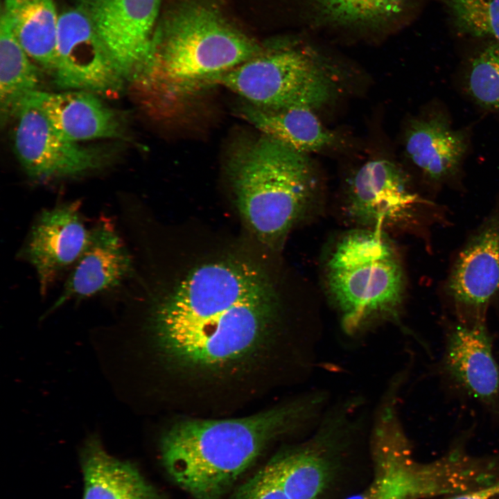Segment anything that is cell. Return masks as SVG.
I'll use <instances>...</instances> for the list:
<instances>
[{"instance_id": "9a60e30c", "label": "cell", "mask_w": 499, "mask_h": 499, "mask_svg": "<svg viewBox=\"0 0 499 499\" xmlns=\"http://www.w3.org/2000/svg\"><path fill=\"white\" fill-rule=\"evenodd\" d=\"M160 0H85L87 12L125 80L147 58Z\"/></svg>"}, {"instance_id": "4316f807", "label": "cell", "mask_w": 499, "mask_h": 499, "mask_svg": "<svg viewBox=\"0 0 499 499\" xmlns=\"http://www.w3.org/2000/svg\"><path fill=\"white\" fill-rule=\"evenodd\" d=\"M499 496V479L475 489L460 493L448 499H495Z\"/></svg>"}, {"instance_id": "ac0fdd59", "label": "cell", "mask_w": 499, "mask_h": 499, "mask_svg": "<svg viewBox=\"0 0 499 499\" xmlns=\"http://www.w3.org/2000/svg\"><path fill=\"white\" fill-rule=\"evenodd\" d=\"M82 499H164L132 462L118 459L91 435L80 451Z\"/></svg>"}, {"instance_id": "d6986e66", "label": "cell", "mask_w": 499, "mask_h": 499, "mask_svg": "<svg viewBox=\"0 0 499 499\" xmlns=\"http://www.w3.org/2000/svg\"><path fill=\"white\" fill-rule=\"evenodd\" d=\"M313 111L299 107L265 110L247 105L240 115L263 135L308 155L338 143L336 134L324 127Z\"/></svg>"}, {"instance_id": "6da1fadb", "label": "cell", "mask_w": 499, "mask_h": 499, "mask_svg": "<svg viewBox=\"0 0 499 499\" xmlns=\"http://www.w3.org/2000/svg\"><path fill=\"white\" fill-rule=\"evenodd\" d=\"M274 289L255 267L222 261L193 270L150 315L159 348L197 368L228 364L260 342L277 310Z\"/></svg>"}, {"instance_id": "5bb4252c", "label": "cell", "mask_w": 499, "mask_h": 499, "mask_svg": "<svg viewBox=\"0 0 499 499\" xmlns=\"http://www.w3.org/2000/svg\"><path fill=\"white\" fill-rule=\"evenodd\" d=\"M446 289L459 311L484 319L499 294V198L458 254Z\"/></svg>"}, {"instance_id": "ba28073f", "label": "cell", "mask_w": 499, "mask_h": 499, "mask_svg": "<svg viewBox=\"0 0 499 499\" xmlns=\"http://www.w3.org/2000/svg\"><path fill=\"white\" fill-rule=\"evenodd\" d=\"M436 207L418 193L408 175L389 159L366 161L347 183L344 210L358 228L386 232L416 227Z\"/></svg>"}, {"instance_id": "e0dca14e", "label": "cell", "mask_w": 499, "mask_h": 499, "mask_svg": "<svg viewBox=\"0 0 499 499\" xmlns=\"http://www.w3.org/2000/svg\"><path fill=\"white\" fill-rule=\"evenodd\" d=\"M42 109L65 139L80 143L99 139H122L124 128L115 111L99 96L82 90L59 93L38 91Z\"/></svg>"}, {"instance_id": "4fadbf2b", "label": "cell", "mask_w": 499, "mask_h": 499, "mask_svg": "<svg viewBox=\"0 0 499 499\" xmlns=\"http://www.w3.org/2000/svg\"><path fill=\"white\" fill-rule=\"evenodd\" d=\"M405 154L423 179L436 188L460 182L471 146V128H455L442 105L411 118L404 133Z\"/></svg>"}, {"instance_id": "2e32d148", "label": "cell", "mask_w": 499, "mask_h": 499, "mask_svg": "<svg viewBox=\"0 0 499 499\" xmlns=\"http://www.w3.org/2000/svg\"><path fill=\"white\" fill-rule=\"evenodd\" d=\"M444 367L469 394L496 405L499 399V365L484 319L460 322L447 335Z\"/></svg>"}, {"instance_id": "484cf974", "label": "cell", "mask_w": 499, "mask_h": 499, "mask_svg": "<svg viewBox=\"0 0 499 499\" xmlns=\"http://www.w3.org/2000/svg\"><path fill=\"white\" fill-rule=\"evenodd\" d=\"M230 499H290L268 462L241 484Z\"/></svg>"}, {"instance_id": "cb8c5ba5", "label": "cell", "mask_w": 499, "mask_h": 499, "mask_svg": "<svg viewBox=\"0 0 499 499\" xmlns=\"http://www.w3.org/2000/svg\"><path fill=\"white\" fill-rule=\"evenodd\" d=\"M456 28L499 43V0H442Z\"/></svg>"}, {"instance_id": "603a6c76", "label": "cell", "mask_w": 499, "mask_h": 499, "mask_svg": "<svg viewBox=\"0 0 499 499\" xmlns=\"http://www.w3.org/2000/svg\"><path fill=\"white\" fill-rule=\"evenodd\" d=\"M463 87L477 106L499 114V43L493 41L472 58L464 73Z\"/></svg>"}, {"instance_id": "44dd1931", "label": "cell", "mask_w": 499, "mask_h": 499, "mask_svg": "<svg viewBox=\"0 0 499 499\" xmlns=\"http://www.w3.org/2000/svg\"><path fill=\"white\" fill-rule=\"evenodd\" d=\"M40 72L17 40L7 17L0 19L1 123L12 119L21 103L39 91Z\"/></svg>"}, {"instance_id": "3957f363", "label": "cell", "mask_w": 499, "mask_h": 499, "mask_svg": "<svg viewBox=\"0 0 499 499\" xmlns=\"http://www.w3.org/2000/svg\"><path fill=\"white\" fill-rule=\"evenodd\" d=\"M323 402L311 394L250 417L178 422L162 436L163 466L194 499H222L272 439L313 420Z\"/></svg>"}, {"instance_id": "7a4b0ae2", "label": "cell", "mask_w": 499, "mask_h": 499, "mask_svg": "<svg viewBox=\"0 0 499 499\" xmlns=\"http://www.w3.org/2000/svg\"><path fill=\"white\" fill-rule=\"evenodd\" d=\"M262 51L216 8L189 3L155 34L147 58L130 81L149 114L168 117Z\"/></svg>"}, {"instance_id": "9c48e42d", "label": "cell", "mask_w": 499, "mask_h": 499, "mask_svg": "<svg viewBox=\"0 0 499 499\" xmlns=\"http://www.w3.org/2000/svg\"><path fill=\"white\" fill-rule=\"evenodd\" d=\"M37 92L21 103L12 118L13 151L28 177L46 182L79 177L99 168L106 156L102 150L62 137L42 109Z\"/></svg>"}, {"instance_id": "ffe728a7", "label": "cell", "mask_w": 499, "mask_h": 499, "mask_svg": "<svg viewBox=\"0 0 499 499\" xmlns=\"http://www.w3.org/2000/svg\"><path fill=\"white\" fill-rule=\"evenodd\" d=\"M1 11L28 56L51 76L59 16L53 0H4Z\"/></svg>"}, {"instance_id": "52a82bcc", "label": "cell", "mask_w": 499, "mask_h": 499, "mask_svg": "<svg viewBox=\"0 0 499 499\" xmlns=\"http://www.w3.org/2000/svg\"><path fill=\"white\" fill-rule=\"evenodd\" d=\"M338 83V73L315 51L288 44L263 50L221 75L215 86L225 87L261 109L313 110L333 100Z\"/></svg>"}, {"instance_id": "8992f818", "label": "cell", "mask_w": 499, "mask_h": 499, "mask_svg": "<svg viewBox=\"0 0 499 499\" xmlns=\"http://www.w3.org/2000/svg\"><path fill=\"white\" fill-rule=\"evenodd\" d=\"M376 475L361 499H421L471 491L489 482L487 470L453 454L420 464L410 458L397 417L396 395L385 394L373 431Z\"/></svg>"}, {"instance_id": "5b68a950", "label": "cell", "mask_w": 499, "mask_h": 499, "mask_svg": "<svg viewBox=\"0 0 499 499\" xmlns=\"http://www.w3.org/2000/svg\"><path fill=\"white\" fill-rule=\"evenodd\" d=\"M324 277L326 293L347 331L399 317L405 277L386 232L356 228L344 233L329 252Z\"/></svg>"}, {"instance_id": "d4e9b609", "label": "cell", "mask_w": 499, "mask_h": 499, "mask_svg": "<svg viewBox=\"0 0 499 499\" xmlns=\"http://www.w3.org/2000/svg\"><path fill=\"white\" fill-rule=\"evenodd\" d=\"M324 12L342 23L377 22L401 10L404 0H319Z\"/></svg>"}, {"instance_id": "8fae6325", "label": "cell", "mask_w": 499, "mask_h": 499, "mask_svg": "<svg viewBox=\"0 0 499 499\" xmlns=\"http://www.w3.org/2000/svg\"><path fill=\"white\" fill-rule=\"evenodd\" d=\"M80 200L60 202L35 217L17 253L34 270L40 295L45 297L59 277L71 269L87 242Z\"/></svg>"}, {"instance_id": "277c9868", "label": "cell", "mask_w": 499, "mask_h": 499, "mask_svg": "<svg viewBox=\"0 0 499 499\" xmlns=\"http://www.w3.org/2000/svg\"><path fill=\"white\" fill-rule=\"evenodd\" d=\"M230 177L245 221L270 245H279L308 216L321 191L308 154L264 135L235 155Z\"/></svg>"}, {"instance_id": "7c38bea8", "label": "cell", "mask_w": 499, "mask_h": 499, "mask_svg": "<svg viewBox=\"0 0 499 499\" xmlns=\"http://www.w3.org/2000/svg\"><path fill=\"white\" fill-rule=\"evenodd\" d=\"M134 255L114 221L100 216L90 227L86 245L44 316L70 301H82L123 288L134 277Z\"/></svg>"}, {"instance_id": "30bf717a", "label": "cell", "mask_w": 499, "mask_h": 499, "mask_svg": "<svg viewBox=\"0 0 499 499\" xmlns=\"http://www.w3.org/2000/svg\"><path fill=\"white\" fill-rule=\"evenodd\" d=\"M52 76L63 91L82 90L112 98L123 88V75L83 8L59 15Z\"/></svg>"}, {"instance_id": "7402d4cb", "label": "cell", "mask_w": 499, "mask_h": 499, "mask_svg": "<svg viewBox=\"0 0 499 499\" xmlns=\"http://www.w3.org/2000/svg\"><path fill=\"white\" fill-rule=\"evenodd\" d=\"M268 464L290 499H316L326 486L328 464L316 448L287 451Z\"/></svg>"}]
</instances>
